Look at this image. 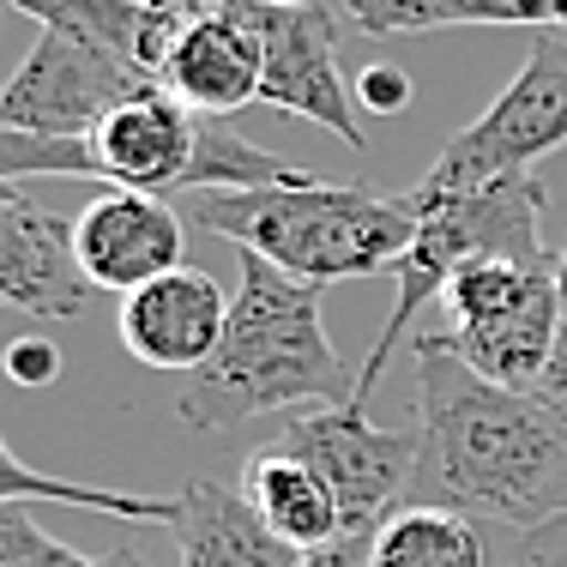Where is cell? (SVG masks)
I'll return each instance as SVG.
<instances>
[{
    "mask_svg": "<svg viewBox=\"0 0 567 567\" xmlns=\"http://www.w3.org/2000/svg\"><path fill=\"white\" fill-rule=\"evenodd\" d=\"M404 507H447L507 532L567 519V399L483 381L441 332H423L416 471Z\"/></svg>",
    "mask_w": 567,
    "mask_h": 567,
    "instance_id": "cell-1",
    "label": "cell"
},
{
    "mask_svg": "<svg viewBox=\"0 0 567 567\" xmlns=\"http://www.w3.org/2000/svg\"><path fill=\"white\" fill-rule=\"evenodd\" d=\"M296 404H357V374L339 362L320 320V284L241 254V290L229 296L224 344L175 393V416L194 435L236 429Z\"/></svg>",
    "mask_w": 567,
    "mask_h": 567,
    "instance_id": "cell-2",
    "label": "cell"
},
{
    "mask_svg": "<svg viewBox=\"0 0 567 567\" xmlns=\"http://www.w3.org/2000/svg\"><path fill=\"white\" fill-rule=\"evenodd\" d=\"M182 218L260 254L278 272L302 284L339 278H386L416 241V199L411 194H369V187L296 182V187H206L175 199Z\"/></svg>",
    "mask_w": 567,
    "mask_h": 567,
    "instance_id": "cell-3",
    "label": "cell"
},
{
    "mask_svg": "<svg viewBox=\"0 0 567 567\" xmlns=\"http://www.w3.org/2000/svg\"><path fill=\"white\" fill-rule=\"evenodd\" d=\"M416 199V241L393 272V315L381 320L369 357L357 369V404L381 386L386 362L399 350V332L423 315V302H435L447 290V278L465 260L502 254V260H549L544 248V212H549V187L532 169L519 175H489V182H465V187H411Z\"/></svg>",
    "mask_w": 567,
    "mask_h": 567,
    "instance_id": "cell-4",
    "label": "cell"
},
{
    "mask_svg": "<svg viewBox=\"0 0 567 567\" xmlns=\"http://www.w3.org/2000/svg\"><path fill=\"white\" fill-rule=\"evenodd\" d=\"M567 145V31H537L525 66L465 133L441 145L429 164V187H465L489 175H519L537 157Z\"/></svg>",
    "mask_w": 567,
    "mask_h": 567,
    "instance_id": "cell-5",
    "label": "cell"
},
{
    "mask_svg": "<svg viewBox=\"0 0 567 567\" xmlns=\"http://www.w3.org/2000/svg\"><path fill=\"white\" fill-rule=\"evenodd\" d=\"M241 24L254 31L266 61L260 103L284 110L296 121L339 133L350 152H369V133L357 121V97H350L339 73V0H308V7H278V0H224Z\"/></svg>",
    "mask_w": 567,
    "mask_h": 567,
    "instance_id": "cell-6",
    "label": "cell"
},
{
    "mask_svg": "<svg viewBox=\"0 0 567 567\" xmlns=\"http://www.w3.org/2000/svg\"><path fill=\"white\" fill-rule=\"evenodd\" d=\"M284 447L302 453L332 489L344 519V537H374L411 495L416 471V429H374L362 404H320V411H296L284 423Z\"/></svg>",
    "mask_w": 567,
    "mask_h": 567,
    "instance_id": "cell-7",
    "label": "cell"
},
{
    "mask_svg": "<svg viewBox=\"0 0 567 567\" xmlns=\"http://www.w3.org/2000/svg\"><path fill=\"white\" fill-rule=\"evenodd\" d=\"M157 85H164L157 73L85 43V37L43 31L24 66L0 85V127L43 133V140H85L103 115H115L121 103Z\"/></svg>",
    "mask_w": 567,
    "mask_h": 567,
    "instance_id": "cell-8",
    "label": "cell"
},
{
    "mask_svg": "<svg viewBox=\"0 0 567 567\" xmlns=\"http://www.w3.org/2000/svg\"><path fill=\"white\" fill-rule=\"evenodd\" d=\"M199 145H206V115L175 103L164 85L121 103L115 115H103L85 133L91 182L127 187V194H157V199H182L194 187Z\"/></svg>",
    "mask_w": 567,
    "mask_h": 567,
    "instance_id": "cell-9",
    "label": "cell"
},
{
    "mask_svg": "<svg viewBox=\"0 0 567 567\" xmlns=\"http://www.w3.org/2000/svg\"><path fill=\"white\" fill-rule=\"evenodd\" d=\"M73 224L37 206L19 182H0V308L31 320H79L91 308Z\"/></svg>",
    "mask_w": 567,
    "mask_h": 567,
    "instance_id": "cell-10",
    "label": "cell"
},
{
    "mask_svg": "<svg viewBox=\"0 0 567 567\" xmlns=\"http://www.w3.org/2000/svg\"><path fill=\"white\" fill-rule=\"evenodd\" d=\"M73 248L91 290L133 296L182 266V206L157 194L110 187L73 218Z\"/></svg>",
    "mask_w": 567,
    "mask_h": 567,
    "instance_id": "cell-11",
    "label": "cell"
},
{
    "mask_svg": "<svg viewBox=\"0 0 567 567\" xmlns=\"http://www.w3.org/2000/svg\"><path fill=\"white\" fill-rule=\"evenodd\" d=\"M224 327H229V296L218 290V278L194 272V266H175L145 290L121 296V320H115L121 344L145 369H182V374H194L224 344Z\"/></svg>",
    "mask_w": 567,
    "mask_h": 567,
    "instance_id": "cell-12",
    "label": "cell"
},
{
    "mask_svg": "<svg viewBox=\"0 0 567 567\" xmlns=\"http://www.w3.org/2000/svg\"><path fill=\"white\" fill-rule=\"evenodd\" d=\"M260 43L254 31L224 7V0H194L187 7V24L175 37L169 61H164V91L175 103H187L194 115L229 121L236 110L260 103Z\"/></svg>",
    "mask_w": 567,
    "mask_h": 567,
    "instance_id": "cell-13",
    "label": "cell"
},
{
    "mask_svg": "<svg viewBox=\"0 0 567 567\" xmlns=\"http://www.w3.org/2000/svg\"><path fill=\"white\" fill-rule=\"evenodd\" d=\"M556 332H561V284H556V266H549V272H537L525 284V296L507 302L502 315L471 320V327H447L441 339L483 381L513 386V393H544L549 362H556Z\"/></svg>",
    "mask_w": 567,
    "mask_h": 567,
    "instance_id": "cell-14",
    "label": "cell"
},
{
    "mask_svg": "<svg viewBox=\"0 0 567 567\" xmlns=\"http://www.w3.org/2000/svg\"><path fill=\"white\" fill-rule=\"evenodd\" d=\"M182 513H175V549H182V567H296L302 549H290L272 525L254 513V502L229 483H187Z\"/></svg>",
    "mask_w": 567,
    "mask_h": 567,
    "instance_id": "cell-15",
    "label": "cell"
},
{
    "mask_svg": "<svg viewBox=\"0 0 567 567\" xmlns=\"http://www.w3.org/2000/svg\"><path fill=\"white\" fill-rule=\"evenodd\" d=\"M12 12H31L43 31H66L110 55L164 79V61L187 24L194 0H7Z\"/></svg>",
    "mask_w": 567,
    "mask_h": 567,
    "instance_id": "cell-16",
    "label": "cell"
},
{
    "mask_svg": "<svg viewBox=\"0 0 567 567\" xmlns=\"http://www.w3.org/2000/svg\"><path fill=\"white\" fill-rule=\"evenodd\" d=\"M241 495H248L254 513H260L290 549H302V556L344 537L332 489L320 483V471L308 465L302 453H290L284 441H266V447L248 453V465H241Z\"/></svg>",
    "mask_w": 567,
    "mask_h": 567,
    "instance_id": "cell-17",
    "label": "cell"
},
{
    "mask_svg": "<svg viewBox=\"0 0 567 567\" xmlns=\"http://www.w3.org/2000/svg\"><path fill=\"white\" fill-rule=\"evenodd\" d=\"M357 37H429L458 24H537L567 31V0H339Z\"/></svg>",
    "mask_w": 567,
    "mask_h": 567,
    "instance_id": "cell-18",
    "label": "cell"
},
{
    "mask_svg": "<svg viewBox=\"0 0 567 567\" xmlns=\"http://www.w3.org/2000/svg\"><path fill=\"white\" fill-rule=\"evenodd\" d=\"M374 567H495V544L465 513L399 507L374 532Z\"/></svg>",
    "mask_w": 567,
    "mask_h": 567,
    "instance_id": "cell-19",
    "label": "cell"
},
{
    "mask_svg": "<svg viewBox=\"0 0 567 567\" xmlns=\"http://www.w3.org/2000/svg\"><path fill=\"white\" fill-rule=\"evenodd\" d=\"M0 502H55L85 513H115V519H145V525H175V513H182V495H133V489L66 483V477H49V471H31L7 441H0Z\"/></svg>",
    "mask_w": 567,
    "mask_h": 567,
    "instance_id": "cell-20",
    "label": "cell"
},
{
    "mask_svg": "<svg viewBox=\"0 0 567 567\" xmlns=\"http://www.w3.org/2000/svg\"><path fill=\"white\" fill-rule=\"evenodd\" d=\"M0 567H97L73 544L49 537L24 502H0Z\"/></svg>",
    "mask_w": 567,
    "mask_h": 567,
    "instance_id": "cell-21",
    "label": "cell"
},
{
    "mask_svg": "<svg viewBox=\"0 0 567 567\" xmlns=\"http://www.w3.org/2000/svg\"><path fill=\"white\" fill-rule=\"evenodd\" d=\"M495 567H567V519L513 532L507 549H495Z\"/></svg>",
    "mask_w": 567,
    "mask_h": 567,
    "instance_id": "cell-22",
    "label": "cell"
},
{
    "mask_svg": "<svg viewBox=\"0 0 567 567\" xmlns=\"http://www.w3.org/2000/svg\"><path fill=\"white\" fill-rule=\"evenodd\" d=\"M0 369H7L12 386H49V381H61V350L31 332V339H12L0 350Z\"/></svg>",
    "mask_w": 567,
    "mask_h": 567,
    "instance_id": "cell-23",
    "label": "cell"
},
{
    "mask_svg": "<svg viewBox=\"0 0 567 567\" xmlns=\"http://www.w3.org/2000/svg\"><path fill=\"white\" fill-rule=\"evenodd\" d=\"M411 103V79L399 66H362L357 73V110L369 115H399Z\"/></svg>",
    "mask_w": 567,
    "mask_h": 567,
    "instance_id": "cell-24",
    "label": "cell"
},
{
    "mask_svg": "<svg viewBox=\"0 0 567 567\" xmlns=\"http://www.w3.org/2000/svg\"><path fill=\"white\" fill-rule=\"evenodd\" d=\"M296 567H374V537H339L327 549H308Z\"/></svg>",
    "mask_w": 567,
    "mask_h": 567,
    "instance_id": "cell-25",
    "label": "cell"
},
{
    "mask_svg": "<svg viewBox=\"0 0 567 567\" xmlns=\"http://www.w3.org/2000/svg\"><path fill=\"white\" fill-rule=\"evenodd\" d=\"M556 284H561V332H556V362H549V386H544V393L567 399V241L556 254Z\"/></svg>",
    "mask_w": 567,
    "mask_h": 567,
    "instance_id": "cell-26",
    "label": "cell"
},
{
    "mask_svg": "<svg viewBox=\"0 0 567 567\" xmlns=\"http://www.w3.org/2000/svg\"><path fill=\"white\" fill-rule=\"evenodd\" d=\"M278 7H308V0H278Z\"/></svg>",
    "mask_w": 567,
    "mask_h": 567,
    "instance_id": "cell-27",
    "label": "cell"
},
{
    "mask_svg": "<svg viewBox=\"0 0 567 567\" xmlns=\"http://www.w3.org/2000/svg\"><path fill=\"white\" fill-rule=\"evenodd\" d=\"M0 19H7V0H0Z\"/></svg>",
    "mask_w": 567,
    "mask_h": 567,
    "instance_id": "cell-28",
    "label": "cell"
}]
</instances>
